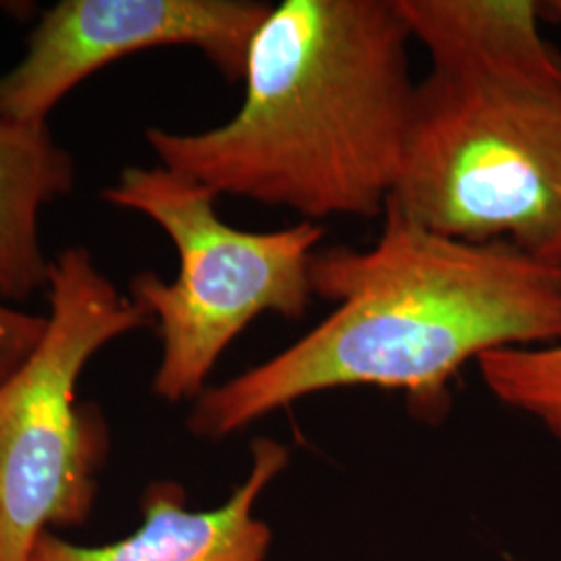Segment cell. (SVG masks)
<instances>
[{
	"label": "cell",
	"instance_id": "cell-3",
	"mask_svg": "<svg viewBox=\"0 0 561 561\" xmlns=\"http://www.w3.org/2000/svg\"><path fill=\"white\" fill-rule=\"evenodd\" d=\"M387 210L561 271V60L431 69Z\"/></svg>",
	"mask_w": 561,
	"mask_h": 561
},
{
	"label": "cell",
	"instance_id": "cell-8",
	"mask_svg": "<svg viewBox=\"0 0 561 561\" xmlns=\"http://www.w3.org/2000/svg\"><path fill=\"white\" fill-rule=\"evenodd\" d=\"M73 185V159L48 125L0 121V301L30 300L46 289L42 208Z\"/></svg>",
	"mask_w": 561,
	"mask_h": 561
},
{
	"label": "cell",
	"instance_id": "cell-12",
	"mask_svg": "<svg viewBox=\"0 0 561 561\" xmlns=\"http://www.w3.org/2000/svg\"><path fill=\"white\" fill-rule=\"evenodd\" d=\"M542 13H553L561 20V0H551V2H542Z\"/></svg>",
	"mask_w": 561,
	"mask_h": 561
},
{
	"label": "cell",
	"instance_id": "cell-5",
	"mask_svg": "<svg viewBox=\"0 0 561 561\" xmlns=\"http://www.w3.org/2000/svg\"><path fill=\"white\" fill-rule=\"evenodd\" d=\"M102 201L157 222L175 245L180 271L129 279V298L152 317L161 362L152 393L169 403L198 400L225 350L261 314L300 321L312 300L310 264L324 227L301 221L277 231H241L222 221L217 198L164 167H127Z\"/></svg>",
	"mask_w": 561,
	"mask_h": 561
},
{
	"label": "cell",
	"instance_id": "cell-10",
	"mask_svg": "<svg viewBox=\"0 0 561 561\" xmlns=\"http://www.w3.org/2000/svg\"><path fill=\"white\" fill-rule=\"evenodd\" d=\"M477 364L497 400L535 419L561 445V343L495 350Z\"/></svg>",
	"mask_w": 561,
	"mask_h": 561
},
{
	"label": "cell",
	"instance_id": "cell-7",
	"mask_svg": "<svg viewBox=\"0 0 561 561\" xmlns=\"http://www.w3.org/2000/svg\"><path fill=\"white\" fill-rule=\"evenodd\" d=\"M250 454L245 481L221 507L192 512L178 482H154L144 493V522L131 537L80 547L44 530L27 561H266L273 533L254 516V505L287 468L289 449L261 437L252 443Z\"/></svg>",
	"mask_w": 561,
	"mask_h": 561
},
{
	"label": "cell",
	"instance_id": "cell-4",
	"mask_svg": "<svg viewBox=\"0 0 561 561\" xmlns=\"http://www.w3.org/2000/svg\"><path fill=\"white\" fill-rule=\"evenodd\" d=\"M46 298L42 340L0 382V561H27L44 530L88 518L108 431L78 381L102 347L154 324L83 245L50 259Z\"/></svg>",
	"mask_w": 561,
	"mask_h": 561
},
{
	"label": "cell",
	"instance_id": "cell-6",
	"mask_svg": "<svg viewBox=\"0 0 561 561\" xmlns=\"http://www.w3.org/2000/svg\"><path fill=\"white\" fill-rule=\"evenodd\" d=\"M273 4L259 0H60L25 55L0 76V121L48 125L76 85L141 50L190 46L227 81L243 80L250 42Z\"/></svg>",
	"mask_w": 561,
	"mask_h": 561
},
{
	"label": "cell",
	"instance_id": "cell-2",
	"mask_svg": "<svg viewBox=\"0 0 561 561\" xmlns=\"http://www.w3.org/2000/svg\"><path fill=\"white\" fill-rule=\"evenodd\" d=\"M410 41L396 0H280L250 42L238 113L144 138L161 167L215 196L304 221L382 217L414 117Z\"/></svg>",
	"mask_w": 561,
	"mask_h": 561
},
{
	"label": "cell",
	"instance_id": "cell-9",
	"mask_svg": "<svg viewBox=\"0 0 561 561\" xmlns=\"http://www.w3.org/2000/svg\"><path fill=\"white\" fill-rule=\"evenodd\" d=\"M396 7L435 71L516 69L561 60L541 34L542 2L396 0Z\"/></svg>",
	"mask_w": 561,
	"mask_h": 561
},
{
	"label": "cell",
	"instance_id": "cell-11",
	"mask_svg": "<svg viewBox=\"0 0 561 561\" xmlns=\"http://www.w3.org/2000/svg\"><path fill=\"white\" fill-rule=\"evenodd\" d=\"M46 317L11 308L0 301V382L7 381L38 345Z\"/></svg>",
	"mask_w": 561,
	"mask_h": 561
},
{
	"label": "cell",
	"instance_id": "cell-1",
	"mask_svg": "<svg viewBox=\"0 0 561 561\" xmlns=\"http://www.w3.org/2000/svg\"><path fill=\"white\" fill-rule=\"evenodd\" d=\"M366 250L331 245L310 264L312 296L335 310L280 354L194 403L187 428L225 439L252 422L343 387L405 393L419 419L451 405L461 366L507 347L561 343V271L507 243H472L385 210Z\"/></svg>",
	"mask_w": 561,
	"mask_h": 561
}]
</instances>
